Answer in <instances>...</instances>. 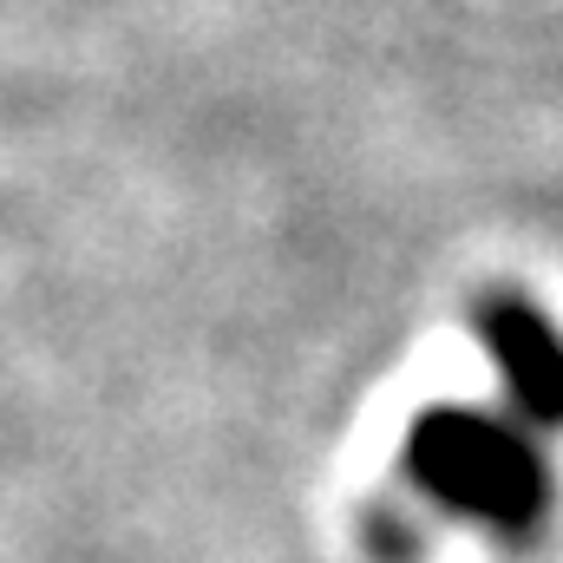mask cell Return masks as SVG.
<instances>
[{
  "mask_svg": "<svg viewBox=\"0 0 563 563\" xmlns=\"http://www.w3.org/2000/svg\"><path fill=\"white\" fill-rule=\"evenodd\" d=\"M400 472L432 511L478 525L505 551H531L558 505L544 445L478 407H426L400 439Z\"/></svg>",
  "mask_w": 563,
  "mask_h": 563,
  "instance_id": "1",
  "label": "cell"
},
{
  "mask_svg": "<svg viewBox=\"0 0 563 563\" xmlns=\"http://www.w3.org/2000/svg\"><path fill=\"white\" fill-rule=\"evenodd\" d=\"M472 334L492 354L511 407L531 426H551L558 432L563 426V334H558V321L531 295H518V288H485L472 301Z\"/></svg>",
  "mask_w": 563,
  "mask_h": 563,
  "instance_id": "2",
  "label": "cell"
}]
</instances>
